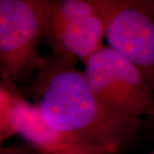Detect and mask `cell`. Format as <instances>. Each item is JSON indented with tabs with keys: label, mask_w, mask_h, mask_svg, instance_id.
Wrapping results in <instances>:
<instances>
[{
	"label": "cell",
	"mask_w": 154,
	"mask_h": 154,
	"mask_svg": "<svg viewBox=\"0 0 154 154\" xmlns=\"http://www.w3.org/2000/svg\"><path fill=\"white\" fill-rule=\"evenodd\" d=\"M43 67L26 85L23 94L56 131L122 154L144 133L145 120L111 110L90 89L84 72L51 51Z\"/></svg>",
	"instance_id": "1"
},
{
	"label": "cell",
	"mask_w": 154,
	"mask_h": 154,
	"mask_svg": "<svg viewBox=\"0 0 154 154\" xmlns=\"http://www.w3.org/2000/svg\"><path fill=\"white\" fill-rule=\"evenodd\" d=\"M47 0H0L1 81L22 87L45 63Z\"/></svg>",
	"instance_id": "2"
},
{
	"label": "cell",
	"mask_w": 154,
	"mask_h": 154,
	"mask_svg": "<svg viewBox=\"0 0 154 154\" xmlns=\"http://www.w3.org/2000/svg\"><path fill=\"white\" fill-rule=\"evenodd\" d=\"M44 41L51 51L76 65L102 48L109 21L99 0H47Z\"/></svg>",
	"instance_id": "3"
},
{
	"label": "cell",
	"mask_w": 154,
	"mask_h": 154,
	"mask_svg": "<svg viewBox=\"0 0 154 154\" xmlns=\"http://www.w3.org/2000/svg\"><path fill=\"white\" fill-rule=\"evenodd\" d=\"M83 72L95 96L111 110L131 118H142L153 107L154 93L142 74L109 45L89 57Z\"/></svg>",
	"instance_id": "4"
},
{
	"label": "cell",
	"mask_w": 154,
	"mask_h": 154,
	"mask_svg": "<svg viewBox=\"0 0 154 154\" xmlns=\"http://www.w3.org/2000/svg\"><path fill=\"white\" fill-rule=\"evenodd\" d=\"M105 38L137 67L154 93V0H125L110 20Z\"/></svg>",
	"instance_id": "5"
},
{
	"label": "cell",
	"mask_w": 154,
	"mask_h": 154,
	"mask_svg": "<svg viewBox=\"0 0 154 154\" xmlns=\"http://www.w3.org/2000/svg\"><path fill=\"white\" fill-rule=\"evenodd\" d=\"M17 135L38 154H108L100 147L51 128L31 103Z\"/></svg>",
	"instance_id": "6"
},
{
	"label": "cell",
	"mask_w": 154,
	"mask_h": 154,
	"mask_svg": "<svg viewBox=\"0 0 154 154\" xmlns=\"http://www.w3.org/2000/svg\"><path fill=\"white\" fill-rule=\"evenodd\" d=\"M30 101L20 87L5 81L0 82V143L17 135Z\"/></svg>",
	"instance_id": "7"
},
{
	"label": "cell",
	"mask_w": 154,
	"mask_h": 154,
	"mask_svg": "<svg viewBox=\"0 0 154 154\" xmlns=\"http://www.w3.org/2000/svg\"><path fill=\"white\" fill-rule=\"evenodd\" d=\"M0 154H38L35 150L28 145L11 146L8 147L1 146Z\"/></svg>",
	"instance_id": "8"
},
{
	"label": "cell",
	"mask_w": 154,
	"mask_h": 154,
	"mask_svg": "<svg viewBox=\"0 0 154 154\" xmlns=\"http://www.w3.org/2000/svg\"><path fill=\"white\" fill-rule=\"evenodd\" d=\"M144 133L146 134H154V105L152 110H150L148 115L146 116Z\"/></svg>",
	"instance_id": "9"
},
{
	"label": "cell",
	"mask_w": 154,
	"mask_h": 154,
	"mask_svg": "<svg viewBox=\"0 0 154 154\" xmlns=\"http://www.w3.org/2000/svg\"><path fill=\"white\" fill-rule=\"evenodd\" d=\"M151 154H154V151H153V152H152V153H151Z\"/></svg>",
	"instance_id": "10"
}]
</instances>
